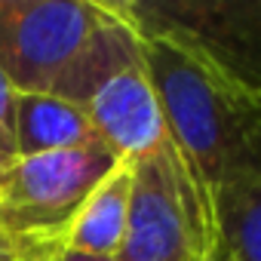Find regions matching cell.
I'll return each mask as SVG.
<instances>
[{
    "instance_id": "cell-10",
    "label": "cell",
    "mask_w": 261,
    "mask_h": 261,
    "mask_svg": "<svg viewBox=\"0 0 261 261\" xmlns=\"http://www.w3.org/2000/svg\"><path fill=\"white\" fill-rule=\"evenodd\" d=\"M16 86L0 71V160H4V166L16 160Z\"/></svg>"
},
{
    "instance_id": "cell-3",
    "label": "cell",
    "mask_w": 261,
    "mask_h": 261,
    "mask_svg": "<svg viewBox=\"0 0 261 261\" xmlns=\"http://www.w3.org/2000/svg\"><path fill=\"white\" fill-rule=\"evenodd\" d=\"M145 40H163L261 95V0H111Z\"/></svg>"
},
{
    "instance_id": "cell-6",
    "label": "cell",
    "mask_w": 261,
    "mask_h": 261,
    "mask_svg": "<svg viewBox=\"0 0 261 261\" xmlns=\"http://www.w3.org/2000/svg\"><path fill=\"white\" fill-rule=\"evenodd\" d=\"M98 22V0H0V71L16 92H53Z\"/></svg>"
},
{
    "instance_id": "cell-9",
    "label": "cell",
    "mask_w": 261,
    "mask_h": 261,
    "mask_svg": "<svg viewBox=\"0 0 261 261\" xmlns=\"http://www.w3.org/2000/svg\"><path fill=\"white\" fill-rule=\"evenodd\" d=\"M215 255L221 261H261V185L215 200Z\"/></svg>"
},
{
    "instance_id": "cell-14",
    "label": "cell",
    "mask_w": 261,
    "mask_h": 261,
    "mask_svg": "<svg viewBox=\"0 0 261 261\" xmlns=\"http://www.w3.org/2000/svg\"><path fill=\"white\" fill-rule=\"evenodd\" d=\"M215 261H221V258H218V255H215Z\"/></svg>"
},
{
    "instance_id": "cell-13",
    "label": "cell",
    "mask_w": 261,
    "mask_h": 261,
    "mask_svg": "<svg viewBox=\"0 0 261 261\" xmlns=\"http://www.w3.org/2000/svg\"><path fill=\"white\" fill-rule=\"evenodd\" d=\"M4 172H7V166H4V160H0V188H4Z\"/></svg>"
},
{
    "instance_id": "cell-5",
    "label": "cell",
    "mask_w": 261,
    "mask_h": 261,
    "mask_svg": "<svg viewBox=\"0 0 261 261\" xmlns=\"http://www.w3.org/2000/svg\"><path fill=\"white\" fill-rule=\"evenodd\" d=\"M117 163L120 157L101 139L71 151L13 160L0 188V230L13 240L62 237Z\"/></svg>"
},
{
    "instance_id": "cell-1",
    "label": "cell",
    "mask_w": 261,
    "mask_h": 261,
    "mask_svg": "<svg viewBox=\"0 0 261 261\" xmlns=\"http://www.w3.org/2000/svg\"><path fill=\"white\" fill-rule=\"evenodd\" d=\"M145 56L169 136L212 212L218 197L261 185V95L163 40H145Z\"/></svg>"
},
{
    "instance_id": "cell-2",
    "label": "cell",
    "mask_w": 261,
    "mask_h": 261,
    "mask_svg": "<svg viewBox=\"0 0 261 261\" xmlns=\"http://www.w3.org/2000/svg\"><path fill=\"white\" fill-rule=\"evenodd\" d=\"M53 92L83 111L120 160L136 163L175 145L151 80L145 40L111 0H98V22Z\"/></svg>"
},
{
    "instance_id": "cell-11",
    "label": "cell",
    "mask_w": 261,
    "mask_h": 261,
    "mask_svg": "<svg viewBox=\"0 0 261 261\" xmlns=\"http://www.w3.org/2000/svg\"><path fill=\"white\" fill-rule=\"evenodd\" d=\"M56 261H114V258H101V255H86V252H77V249H59V258Z\"/></svg>"
},
{
    "instance_id": "cell-12",
    "label": "cell",
    "mask_w": 261,
    "mask_h": 261,
    "mask_svg": "<svg viewBox=\"0 0 261 261\" xmlns=\"http://www.w3.org/2000/svg\"><path fill=\"white\" fill-rule=\"evenodd\" d=\"M0 261H16V249H13V240L0 230Z\"/></svg>"
},
{
    "instance_id": "cell-4",
    "label": "cell",
    "mask_w": 261,
    "mask_h": 261,
    "mask_svg": "<svg viewBox=\"0 0 261 261\" xmlns=\"http://www.w3.org/2000/svg\"><path fill=\"white\" fill-rule=\"evenodd\" d=\"M133 209L114 261H215V212L178 148L133 163Z\"/></svg>"
},
{
    "instance_id": "cell-8",
    "label": "cell",
    "mask_w": 261,
    "mask_h": 261,
    "mask_svg": "<svg viewBox=\"0 0 261 261\" xmlns=\"http://www.w3.org/2000/svg\"><path fill=\"white\" fill-rule=\"evenodd\" d=\"M98 142L80 108L56 92H22L16 101V160Z\"/></svg>"
},
{
    "instance_id": "cell-7",
    "label": "cell",
    "mask_w": 261,
    "mask_h": 261,
    "mask_svg": "<svg viewBox=\"0 0 261 261\" xmlns=\"http://www.w3.org/2000/svg\"><path fill=\"white\" fill-rule=\"evenodd\" d=\"M133 160H120L98 188L86 197L74 221L65 227L62 243L65 249H77L86 255L114 258L129 224V209H133Z\"/></svg>"
}]
</instances>
